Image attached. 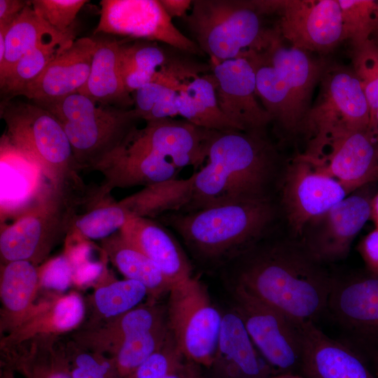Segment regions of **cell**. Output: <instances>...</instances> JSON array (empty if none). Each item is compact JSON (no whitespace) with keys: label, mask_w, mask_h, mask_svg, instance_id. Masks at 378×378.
<instances>
[{"label":"cell","mask_w":378,"mask_h":378,"mask_svg":"<svg viewBox=\"0 0 378 378\" xmlns=\"http://www.w3.org/2000/svg\"><path fill=\"white\" fill-rule=\"evenodd\" d=\"M276 213L272 200H266L191 212H170L161 216L199 262L220 267L227 265L260 243Z\"/></svg>","instance_id":"obj_4"},{"label":"cell","mask_w":378,"mask_h":378,"mask_svg":"<svg viewBox=\"0 0 378 378\" xmlns=\"http://www.w3.org/2000/svg\"><path fill=\"white\" fill-rule=\"evenodd\" d=\"M94 33L162 42L186 53L203 55L197 44L181 33L158 0H102Z\"/></svg>","instance_id":"obj_13"},{"label":"cell","mask_w":378,"mask_h":378,"mask_svg":"<svg viewBox=\"0 0 378 378\" xmlns=\"http://www.w3.org/2000/svg\"><path fill=\"white\" fill-rule=\"evenodd\" d=\"M14 371L8 368H3V370L1 371V375L4 378H15Z\"/></svg>","instance_id":"obj_54"},{"label":"cell","mask_w":378,"mask_h":378,"mask_svg":"<svg viewBox=\"0 0 378 378\" xmlns=\"http://www.w3.org/2000/svg\"><path fill=\"white\" fill-rule=\"evenodd\" d=\"M119 232L150 258L173 286L193 276L192 265L186 253L160 223L150 218L133 216Z\"/></svg>","instance_id":"obj_23"},{"label":"cell","mask_w":378,"mask_h":378,"mask_svg":"<svg viewBox=\"0 0 378 378\" xmlns=\"http://www.w3.org/2000/svg\"><path fill=\"white\" fill-rule=\"evenodd\" d=\"M301 328V374L306 378H376L365 354L351 344L328 336L315 323Z\"/></svg>","instance_id":"obj_19"},{"label":"cell","mask_w":378,"mask_h":378,"mask_svg":"<svg viewBox=\"0 0 378 378\" xmlns=\"http://www.w3.org/2000/svg\"><path fill=\"white\" fill-rule=\"evenodd\" d=\"M133 217L120 202L102 203L76 216L70 233L83 239H104L118 232Z\"/></svg>","instance_id":"obj_36"},{"label":"cell","mask_w":378,"mask_h":378,"mask_svg":"<svg viewBox=\"0 0 378 378\" xmlns=\"http://www.w3.org/2000/svg\"><path fill=\"white\" fill-rule=\"evenodd\" d=\"M232 309L241 318L252 342L274 374H301V324L240 288L232 286Z\"/></svg>","instance_id":"obj_11"},{"label":"cell","mask_w":378,"mask_h":378,"mask_svg":"<svg viewBox=\"0 0 378 378\" xmlns=\"http://www.w3.org/2000/svg\"><path fill=\"white\" fill-rule=\"evenodd\" d=\"M206 160L198 172L181 179L178 212L272 200L279 153L266 132L215 131Z\"/></svg>","instance_id":"obj_1"},{"label":"cell","mask_w":378,"mask_h":378,"mask_svg":"<svg viewBox=\"0 0 378 378\" xmlns=\"http://www.w3.org/2000/svg\"><path fill=\"white\" fill-rule=\"evenodd\" d=\"M137 128L132 138L170 160L178 169L203 164L215 130L198 127L184 120H151Z\"/></svg>","instance_id":"obj_20"},{"label":"cell","mask_w":378,"mask_h":378,"mask_svg":"<svg viewBox=\"0 0 378 378\" xmlns=\"http://www.w3.org/2000/svg\"><path fill=\"white\" fill-rule=\"evenodd\" d=\"M36 13L50 27L62 34L74 30L77 14L86 0H32Z\"/></svg>","instance_id":"obj_41"},{"label":"cell","mask_w":378,"mask_h":378,"mask_svg":"<svg viewBox=\"0 0 378 378\" xmlns=\"http://www.w3.org/2000/svg\"><path fill=\"white\" fill-rule=\"evenodd\" d=\"M0 378H4V377L3 376L1 375V376H0Z\"/></svg>","instance_id":"obj_57"},{"label":"cell","mask_w":378,"mask_h":378,"mask_svg":"<svg viewBox=\"0 0 378 378\" xmlns=\"http://www.w3.org/2000/svg\"><path fill=\"white\" fill-rule=\"evenodd\" d=\"M186 359L170 332L162 346L145 360L130 378H164Z\"/></svg>","instance_id":"obj_42"},{"label":"cell","mask_w":378,"mask_h":378,"mask_svg":"<svg viewBox=\"0 0 378 378\" xmlns=\"http://www.w3.org/2000/svg\"><path fill=\"white\" fill-rule=\"evenodd\" d=\"M120 41L95 40L90 72L84 86L78 92L104 104L132 108L134 101L125 88L120 69Z\"/></svg>","instance_id":"obj_27"},{"label":"cell","mask_w":378,"mask_h":378,"mask_svg":"<svg viewBox=\"0 0 378 378\" xmlns=\"http://www.w3.org/2000/svg\"><path fill=\"white\" fill-rule=\"evenodd\" d=\"M303 156L337 180L349 195L378 179V145L370 130L330 139L315 158Z\"/></svg>","instance_id":"obj_18"},{"label":"cell","mask_w":378,"mask_h":378,"mask_svg":"<svg viewBox=\"0 0 378 378\" xmlns=\"http://www.w3.org/2000/svg\"><path fill=\"white\" fill-rule=\"evenodd\" d=\"M8 365L24 378H71L57 336L36 337L21 345Z\"/></svg>","instance_id":"obj_31"},{"label":"cell","mask_w":378,"mask_h":378,"mask_svg":"<svg viewBox=\"0 0 378 378\" xmlns=\"http://www.w3.org/2000/svg\"><path fill=\"white\" fill-rule=\"evenodd\" d=\"M180 89L168 91L145 117L146 122L151 120L172 118L178 114V97Z\"/></svg>","instance_id":"obj_45"},{"label":"cell","mask_w":378,"mask_h":378,"mask_svg":"<svg viewBox=\"0 0 378 378\" xmlns=\"http://www.w3.org/2000/svg\"><path fill=\"white\" fill-rule=\"evenodd\" d=\"M258 0H195L185 18L203 53L222 62L265 49L276 29L264 24Z\"/></svg>","instance_id":"obj_7"},{"label":"cell","mask_w":378,"mask_h":378,"mask_svg":"<svg viewBox=\"0 0 378 378\" xmlns=\"http://www.w3.org/2000/svg\"><path fill=\"white\" fill-rule=\"evenodd\" d=\"M166 315L182 354L207 369L216 350L223 314L211 302L205 285L194 276L174 284L168 294Z\"/></svg>","instance_id":"obj_10"},{"label":"cell","mask_w":378,"mask_h":378,"mask_svg":"<svg viewBox=\"0 0 378 378\" xmlns=\"http://www.w3.org/2000/svg\"><path fill=\"white\" fill-rule=\"evenodd\" d=\"M270 378H306V377L300 374L283 373V374H273Z\"/></svg>","instance_id":"obj_52"},{"label":"cell","mask_w":378,"mask_h":378,"mask_svg":"<svg viewBox=\"0 0 378 378\" xmlns=\"http://www.w3.org/2000/svg\"><path fill=\"white\" fill-rule=\"evenodd\" d=\"M38 270L39 288L62 292L73 284V270L65 255L49 260Z\"/></svg>","instance_id":"obj_43"},{"label":"cell","mask_w":378,"mask_h":378,"mask_svg":"<svg viewBox=\"0 0 378 378\" xmlns=\"http://www.w3.org/2000/svg\"><path fill=\"white\" fill-rule=\"evenodd\" d=\"M369 130L378 145V108L370 119Z\"/></svg>","instance_id":"obj_51"},{"label":"cell","mask_w":378,"mask_h":378,"mask_svg":"<svg viewBox=\"0 0 378 378\" xmlns=\"http://www.w3.org/2000/svg\"><path fill=\"white\" fill-rule=\"evenodd\" d=\"M265 15H274V27L291 46L326 54L344 41L338 0H259Z\"/></svg>","instance_id":"obj_12"},{"label":"cell","mask_w":378,"mask_h":378,"mask_svg":"<svg viewBox=\"0 0 378 378\" xmlns=\"http://www.w3.org/2000/svg\"><path fill=\"white\" fill-rule=\"evenodd\" d=\"M364 186L349 194L304 227L300 241L321 263L344 259L366 222L372 196Z\"/></svg>","instance_id":"obj_14"},{"label":"cell","mask_w":378,"mask_h":378,"mask_svg":"<svg viewBox=\"0 0 378 378\" xmlns=\"http://www.w3.org/2000/svg\"><path fill=\"white\" fill-rule=\"evenodd\" d=\"M170 334L167 321L158 328L125 340L111 356L121 378H130L136 370L164 343Z\"/></svg>","instance_id":"obj_37"},{"label":"cell","mask_w":378,"mask_h":378,"mask_svg":"<svg viewBox=\"0 0 378 378\" xmlns=\"http://www.w3.org/2000/svg\"><path fill=\"white\" fill-rule=\"evenodd\" d=\"M104 272V265L89 261L73 270V284L82 287L92 284Z\"/></svg>","instance_id":"obj_46"},{"label":"cell","mask_w":378,"mask_h":378,"mask_svg":"<svg viewBox=\"0 0 378 378\" xmlns=\"http://www.w3.org/2000/svg\"><path fill=\"white\" fill-rule=\"evenodd\" d=\"M302 135L304 155L314 158L330 139L369 130L370 111L361 85L352 68L327 63L318 83Z\"/></svg>","instance_id":"obj_8"},{"label":"cell","mask_w":378,"mask_h":378,"mask_svg":"<svg viewBox=\"0 0 378 378\" xmlns=\"http://www.w3.org/2000/svg\"><path fill=\"white\" fill-rule=\"evenodd\" d=\"M35 104L61 123L80 171L99 172L138 128L141 120L133 108L101 104L78 92Z\"/></svg>","instance_id":"obj_6"},{"label":"cell","mask_w":378,"mask_h":378,"mask_svg":"<svg viewBox=\"0 0 378 378\" xmlns=\"http://www.w3.org/2000/svg\"><path fill=\"white\" fill-rule=\"evenodd\" d=\"M200 368V366L186 359L164 378H193Z\"/></svg>","instance_id":"obj_49"},{"label":"cell","mask_w":378,"mask_h":378,"mask_svg":"<svg viewBox=\"0 0 378 378\" xmlns=\"http://www.w3.org/2000/svg\"><path fill=\"white\" fill-rule=\"evenodd\" d=\"M80 197L50 184L14 223L0 234L1 264L26 260L37 265L71 232Z\"/></svg>","instance_id":"obj_9"},{"label":"cell","mask_w":378,"mask_h":378,"mask_svg":"<svg viewBox=\"0 0 378 378\" xmlns=\"http://www.w3.org/2000/svg\"><path fill=\"white\" fill-rule=\"evenodd\" d=\"M76 40L74 30L60 34L41 42L27 52L0 81L1 92L6 99L18 92L38 77L47 66Z\"/></svg>","instance_id":"obj_32"},{"label":"cell","mask_w":378,"mask_h":378,"mask_svg":"<svg viewBox=\"0 0 378 378\" xmlns=\"http://www.w3.org/2000/svg\"><path fill=\"white\" fill-rule=\"evenodd\" d=\"M227 265L232 286L299 324L315 323L326 312L333 279L301 242L260 241Z\"/></svg>","instance_id":"obj_2"},{"label":"cell","mask_w":378,"mask_h":378,"mask_svg":"<svg viewBox=\"0 0 378 378\" xmlns=\"http://www.w3.org/2000/svg\"><path fill=\"white\" fill-rule=\"evenodd\" d=\"M206 378H270L274 372L233 309L223 314L216 350Z\"/></svg>","instance_id":"obj_22"},{"label":"cell","mask_w":378,"mask_h":378,"mask_svg":"<svg viewBox=\"0 0 378 378\" xmlns=\"http://www.w3.org/2000/svg\"><path fill=\"white\" fill-rule=\"evenodd\" d=\"M160 1L172 19L177 17L186 18L188 10L191 9L192 2L190 0H160Z\"/></svg>","instance_id":"obj_48"},{"label":"cell","mask_w":378,"mask_h":378,"mask_svg":"<svg viewBox=\"0 0 378 378\" xmlns=\"http://www.w3.org/2000/svg\"><path fill=\"white\" fill-rule=\"evenodd\" d=\"M377 0H338L342 20L344 41L352 47L370 39L374 32Z\"/></svg>","instance_id":"obj_39"},{"label":"cell","mask_w":378,"mask_h":378,"mask_svg":"<svg viewBox=\"0 0 378 378\" xmlns=\"http://www.w3.org/2000/svg\"><path fill=\"white\" fill-rule=\"evenodd\" d=\"M62 33L53 29L33 8L31 1L8 27L0 64V81L27 52L43 41Z\"/></svg>","instance_id":"obj_33"},{"label":"cell","mask_w":378,"mask_h":378,"mask_svg":"<svg viewBox=\"0 0 378 378\" xmlns=\"http://www.w3.org/2000/svg\"><path fill=\"white\" fill-rule=\"evenodd\" d=\"M242 55L253 67L257 95L278 134L284 139L302 135L328 62L291 46L277 29L265 49Z\"/></svg>","instance_id":"obj_3"},{"label":"cell","mask_w":378,"mask_h":378,"mask_svg":"<svg viewBox=\"0 0 378 378\" xmlns=\"http://www.w3.org/2000/svg\"><path fill=\"white\" fill-rule=\"evenodd\" d=\"M216 80V97L225 115L241 131L266 132L271 119L256 92L255 74L249 59L241 56L211 60Z\"/></svg>","instance_id":"obj_17"},{"label":"cell","mask_w":378,"mask_h":378,"mask_svg":"<svg viewBox=\"0 0 378 378\" xmlns=\"http://www.w3.org/2000/svg\"><path fill=\"white\" fill-rule=\"evenodd\" d=\"M30 3L24 0H0V27H9Z\"/></svg>","instance_id":"obj_47"},{"label":"cell","mask_w":378,"mask_h":378,"mask_svg":"<svg viewBox=\"0 0 378 378\" xmlns=\"http://www.w3.org/2000/svg\"><path fill=\"white\" fill-rule=\"evenodd\" d=\"M193 378H206L205 377V375H204L201 371V370H200L194 376Z\"/></svg>","instance_id":"obj_56"},{"label":"cell","mask_w":378,"mask_h":378,"mask_svg":"<svg viewBox=\"0 0 378 378\" xmlns=\"http://www.w3.org/2000/svg\"><path fill=\"white\" fill-rule=\"evenodd\" d=\"M95 40L76 38L34 80L17 95L35 103L61 99L77 93L90 75Z\"/></svg>","instance_id":"obj_21"},{"label":"cell","mask_w":378,"mask_h":378,"mask_svg":"<svg viewBox=\"0 0 378 378\" xmlns=\"http://www.w3.org/2000/svg\"><path fill=\"white\" fill-rule=\"evenodd\" d=\"M216 88V80L212 73L198 76L183 83L178 97V114L184 120L205 129L240 130L221 111Z\"/></svg>","instance_id":"obj_30"},{"label":"cell","mask_w":378,"mask_h":378,"mask_svg":"<svg viewBox=\"0 0 378 378\" xmlns=\"http://www.w3.org/2000/svg\"><path fill=\"white\" fill-rule=\"evenodd\" d=\"M104 251L113 265L125 277L143 284L149 302H157L168 295L173 286L160 267L118 231L102 240Z\"/></svg>","instance_id":"obj_29"},{"label":"cell","mask_w":378,"mask_h":378,"mask_svg":"<svg viewBox=\"0 0 378 378\" xmlns=\"http://www.w3.org/2000/svg\"><path fill=\"white\" fill-rule=\"evenodd\" d=\"M357 251L365 263L368 275L378 279V227H374L361 239Z\"/></svg>","instance_id":"obj_44"},{"label":"cell","mask_w":378,"mask_h":378,"mask_svg":"<svg viewBox=\"0 0 378 378\" xmlns=\"http://www.w3.org/2000/svg\"><path fill=\"white\" fill-rule=\"evenodd\" d=\"M370 219L375 227H378V191L372 196L370 202Z\"/></svg>","instance_id":"obj_50"},{"label":"cell","mask_w":378,"mask_h":378,"mask_svg":"<svg viewBox=\"0 0 378 378\" xmlns=\"http://www.w3.org/2000/svg\"><path fill=\"white\" fill-rule=\"evenodd\" d=\"M371 355L378 350V279L369 275L333 279L327 309Z\"/></svg>","instance_id":"obj_16"},{"label":"cell","mask_w":378,"mask_h":378,"mask_svg":"<svg viewBox=\"0 0 378 378\" xmlns=\"http://www.w3.org/2000/svg\"><path fill=\"white\" fill-rule=\"evenodd\" d=\"M372 36L378 39V1H377L376 13H375V25Z\"/></svg>","instance_id":"obj_55"},{"label":"cell","mask_w":378,"mask_h":378,"mask_svg":"<svg viewBox=\"0 0 378 378\" xmlns=\"http://www.w3.org/2000/svg\"><path fill=\"white\" fill-rule=\"evenodd\" d=\"M374 363V374L376 378H378V350L374 352L372 355Z\"/></svg>","instance_id":"obj_53"},{"label":"cell","mask_w":378,"mask_h":378,"mask_svg":"<svg viewBox=\"0 0 378 378\" xmlns=\"http://www.w3.org/2000/svg\"><path fill=\"white\" fill-rule=\"evenodd\" d=\"M38 288V270L33 263L1 264V334L9 333L43 307L44 302H34Z\"/></svg>","instance_id":"obj_26"},{"label":"cell","mask_w":378,"mask_h":378,"mask_svg":"<svg viewBox=\"0 0 378 378\" xmlns=\"http://www.w3.org/2000/svg\"><path fill=\"white\" fill-rule=\"evenodd\" d=\"M0 116L9 144L34 161L52 186L80 196L85 191L69 139L52 113L12 98L1 102Z\"/></svg>","instance_id":"obj_5"},{"label":"cell","mask_w":378,"mask_h":378,"mask_svg":"<svg viewBox=\"0 0 378 378\" xmlns=\"http://www.w3.org/2000/svg\"><path fill=\"white\" fill-rule=\"evenodd\" d=\"M146 296V288L131 279H115L99 286L92 295L94 316L87 326L120 316L141 304Z\"/></svg>","instance_id":"obj_35"},{"label":"cell","mask_w":378,"mask_h":378,"mask_svg":"<svg viewBox=\"0 0 378 378\" xmlns=\"http://www.w3.org/2000/svg\"><path fill=\"white\" fill-rule=\"evenodd\" d=\"M13 155L1 151V216L22 210L36 202L48 188L42 190L38 165L13 147Z\"/></svg>","instance_id":"obj_28"},{"label":"cell","mask_w":378,"mask_h":378,"mask_svg":"<svg viewBox=\"0 0 378 378\" xmlns=\"http://www.w3.org/2000/svg\"><path fill=\"white\" fill-rule=\"evenodd\" d=\"M85 304L77 292L57 296L44 302L43 307L20 326L3 336V356L38 337L57 336L75 330L82 323Z\"/></svg>","instance_id":"obj_24"},{"label":"cell","mask_w":378,"mask_h":378,"mask_svg":"<svg viewBox=\"0 0 378 378\" xmlns=\"http://www.w3.org/2000/svg\"><path fill=\"white\" fill-rule=\"evenodd\" d=\"M352 69L365 94L370 119L378 108V39L372 36L351 48Z\"/></svg>","instance_id":"obj_40"},{"label":"cell","mask_w":378,"mask_h":378,"mask_svg":"<svg viewBox=\"0 0 378 378\" xmlns=\"http://www.w3.org/2000/svg\"><path fill=\"white\" fill-rule=\"evenodd\" d=\"M119 62L125 88L131 94L171 64L165 51L156 42L145 40L120 42Z\"/></svg>","instance_id":"obj_34"},{"label":"cell","mask_w":378,"mask_h":378,"mask_svg":"<svg viewBox=\"0 0 378 378\" xmlns=\"http://www.w3.org/2000/svg\"><path fill=\"white\" fill-rule=\"evenodd\" d=\"M60 345L71 378H121L111 356L74 340Z\"/></svg>","instance_id":"obj_38"},{"label":"cell","mask_w":378,"mask_h":378,"mask_svg":"<svg viewBox=\"0 0 378 378\" xmlns=\"http://www.w3.org/2000/svg\"><path fill=\"white\" fill-rule=\"evenodd\" d=\"M348 195L337 180L318 169L302 154L287 166L283 182L282 204L296 237H301L311 220Z\"/></svg>","instance_id":"obj_15"},{"label":"cell","mask_w":378,"mask_h":378,"mask_svg":"<svg viewBox=\"0 0 378 378\" xmlns=\"http://www.w3.org/2000/svg\"><path fill=\"white\" fill-rule=\"evenodd\" d=\"M166 323V307L148 301L116 317L85 326L73 340L111 356L127 339Z\"/></svg>","instance_id":"obj_25"}]
</instances>
